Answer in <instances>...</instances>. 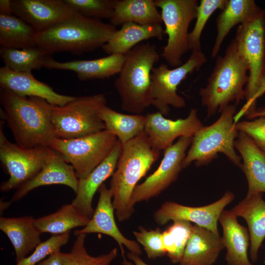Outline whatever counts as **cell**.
Listing matches in <instances>:
<instances>
[{
  "label": "cell",
  "instance_id": "cell-1",
  "mask_svg": "<svg viewBox=\"0 0 265 265\" xmlns=\"http://www.w3.org/2000/svg\"><path fill=\"white\" fill-rule=\"evenodd\" d=\"M0 102L1 118L6 122L21 147H50L57 138L52 121L53 105L46 100L21 97L0 87Z\"/></svg>",
  "mask_w": 265,
  "mask_h": 265
},
{
  "label": "cell",
  "instance_id": "cell-2",
  "mask_svg": "<svg viewBox=\"0 0 265 265\" xmlns=\"http://www.w3.org/2000/svg\"><path fill=\"white\" fill-rule=\"evenodd\" d=\"M160 152L153 146L144 130L122 145L109 188L119 221L127 220L132 215L134 210L131 197L133 190L159 159Z\"/></svg>",
  "mask_w": 265,
  "mask_h": 265
},
{
  "label": "cell",
  "instance_id": "cell-3",
  "mask_svg": "<svg viewBox=\"0 0 265 265\" xmlns=\"http://www.w3.org/2000/svg\"><path fill=\"white\" fill-rule=\"evenodd\" d=\"M249 67L233 39L223 56H218L206 86L200 89L202 106L206 108V118L221 112L231 102L237 105L245 99V87Z\"/></svg>",
  "mask_w": 265,
  "mask_h": 265
},
{
  "label": "cell",
  "instance_id": "cell-4",
  "mask_svg": "<svg viewBox=\"0 0 265 265\" xmlns=\"http://www.w3.org/2000/svg\"><path fill=\"white\" fill-rule=\"evenodd\" d=\"M116 30L111 24L79 13L44 31L36 32L35 43L50 54L69 52L80 55L102 48Z\"/></svg>",
  "mask_w": 265,
  "mask_h": 265
},
{
  "label": "cell",
  "instance_id": "cell-5",
  "mask_svg": "<svg viewBox=\"0 0 265 265\" xmlns=\"http://www.w3.org/2000/svg\"><path fill=\"white\" fill-rule=\"evenodd\" d=\"M160 59L157 46L141 43L125 54V61L115 87L123 110L140 114L151 105V73Z\"/></svg>",
  "mask_w": 265,
  "mask_h": 265
},
{
  "label": "cell",
  "instance_id": "cell-6",
  "mask_svg": "<svg viewBox=\"0 0 265 265\" xmlns=\"http://www.w3.org/2000/svg\"><path fill=\"white\" fill-rule=\"evenodd\" d=\"M236 113V106L229 105L215 122L204 126L195 133L183 161V168L193 161L197 166L207 164L219 153L224 154L230 161L241 168V158L236 153L234 146L239 132L234 122Z\"/></svg>",
  "mask_w": 265,
  "mask_h": 265
},
{
  "label": "cell",
  "instance_id": "cell-7",
  "mask_svg": "<svg viewBox=\"0 0 265 265\" xmlns=\"http://www.w3.org/2000/svg\"><path fill=\"white\" fill-rule=\"evenodd\" d=\"M106 103L101 93L76 97L62 106L53 105L52 121L57 138H76L105 130L100 111Z\"/></svg>",
  "mask_w": 265,
  "mask_h": 265
},
{
  "label": "cell",
  "instance_id": "cell-8",
  "mask_svg": "<svg viewBox=\"0 0 265 265\" xmlns=\"http://www.w3.org/2000/svg\"><path fill=\"white\" fill-rule=\"evenodd\" d=\"M161 9L164 33L167 41L161 56L172 67L183 64L182 58L189 50L188 30L191 22L196 18V0H155Z\"/></svg>",
  "mask_w": 265,
  "mask_h": 265
},
{
  "label": "cell",
  "instance_id": "cell-9",
  "mask_svg": "<svg viewBox=\"0 0 265 265\" xmlns=\"http://www.w3.org/2000/svg\"><path fill=\"white\" fill-rule=\"evenodd\" d=\"M117 137L106 130L72 139L55 138L50 147L71 164L79 179L86 177L110 154Z\"/></svg>",
  "mask_w": 265,
  "mask_h": 265
},
{
  "label": "cell",
  "instance_id": "cell-10",
  "mask_svg": "<svg viewBox=\"0 0 265 265\" xmlns=\"http://www.w3.org/2000/svg\"><path fill=\"white\" fill-rule=\"evenodd\" d=\"M207 61L200 50H193L188 59L181 65L169 69L165 64L154 67L151 73V105L163 116L170 112V106L180 108L185 100L177 94L178 86L187 76L198 70Z\"/></svg>",
  "mask_w": 265,
  "mask_h": 265
},
{
  "label": "cell",
  "instance_id": "cell-11",
  "mask_svg": "<svg viewBox=\"0 0 265 265\" xmlns=\"http://www.w3.org/2000/svg\"><path fill=\"white\" fill-rule=\"evenodd\" d=\"M234 39L249 67V80L245 87L247 104L256 94L265 73V10L253 19L239 25Z\"/></svg>",
  "mask_w": 265,
  "mask_h": 265
},
{
  "label": "cell",
  "instance_id": "cell-12",
  "mask_svg": "<svg viewBox=\"0 0 265 265\" xmlns=\"http://www.w3.org/2000/svg\"><path fill=\"white\" fill-rule=\"evenodd\" d=\"M51 148L37 146L22 148L9 141L4 133L0 134V160L9 176L0 186L1 191L18 188L33 178L42 168L49 155Z\"/></svg>",
  "mask_w": 265,
  "mask_h": 265
},
{
  "label": "cell",
  "instance_id": "cell-13",
  "mask_svg": "<svg viewBox=\"0 0 265 265\" xmlns=\"http://www.w3.org/2000/svg\"><path fill=\"white\" fill-rule=\"evenodd\" d=\"M192 140V137H181L164 150L163 158L157 169L134 189L131 197L133 206L158 196L177 180L183 169L186 151Z\"/></svg>",
  "mask_w": 265,
  "mask_h": 265
},
{
  "label": "cell",
  "instance_id": "cell-14",
  "mask_svg": "<svg viewBox=\"0 0 265 265\" xmlns=\"http://www.w3.org/2000/svg\"><path fill=\"white\" fill-rule=\"evenodd\" d=\"M235 198L234 193L227 191L217 201L202 207H189L166 201L155 212L154 218L160 225H163L171 220L187 221L220 236L217 228L219 217L224 208L233 201Z\"/></svg>",
  "mask_w": 265,
  "mask_h": 265
},
{
  "label": "cell",
  "instance_id": "cell-15",
  "mask_svg": "<svg viewBox=\"0 0 265 265\" xmlns=\"http://www.w3.org/2000/svg\"><path fill=\"white\" fill-rule=\"evenodd\" d=\"M11 2L14 15L36 32L44 31L79 14L64 0H11Z\"/></svg>",
  "mask_w": 265,
  "mask_h": 265
},
{
  "label": "cell",
  "instance_id": "cell-16",
  "mask_svg": "<svg viewBox=\"0 0 265 265\" xmlns=\"http://www.w3.org/2000/svg\"><path fill=\"white\" fill-rule=\"evenodd\" d=\"M99 198L92 218L82 228L77 230L74 235L101 233L112 238L118 243L121 252L124 265H133L129 263L125 256L124 246L130 252L140 256L142 250L139 243L126 238L119 230L114 218V209L112 205L111 191L103 184L98 190Z\"/></svg>",
  "mask_w": 265,
  "mask_h": 265
},
{
  "label": "cell",
  "instance_id": "cell-17",
  "mask_svg": "<svg viewBox=\"0 0 265 265\" xmlns=\"http://www.w3.org/2000/svg\"><path fill=\"white\" fill-rule=\"evenodd\" d=\"M145 117L144 131L153 146L160 151L171 146L177 137H193L204 126L195 108L184 119H166L159 112L148 113Z\"/></svg>",
  "mask_w": 265,
  "mask_h": 265
},
{
  "label": "cell",
  "instance_id": "cell-18",
  "mask_svg": "<svg viewBox=\"0 0 265 265\" xmlns=\"http://www.w3.org/2000/svg\"><path fill=\"white\" fill-rule=\"evenodd\" d=\"M78 182L79 179L73 166L58 152L51 148L48 159L42 168L33 178L17 188L12 201L20 200L37 187L52 185L66 186L76 193Z\"/></svg>",
  "mask_w": 265,
  "mask_h": 265
},
{
  "label": "cell",
  "instance_id": "cell-19",
  "mask_svg": "<svg viewBox=\"0 0 265 265\" xmlns=\"http://www.w3.org/2000/svg\"><path fill=\"white\" fill-rule=\"evenodd\" d=\"M0 85L19 96L40 97L54 106H64L77 97L58 94L31 72H17L4 66L0 68Z\"/></svg>",
  "mask_w": 265,
  "mask_h": 265
},
{
  "label": "cell",
  "instance_id": "cell-20",
  "mask_svg": "<svg viewBox=\"0 0 265 265\" xmlns=\"http://www.w3.org/2000/svg\"><path fill=\"white\" fill-rule=\"evenodd\" d=\"M122 148V144L117 139L113 149L107 158L86 177L79 179L76 195L72 204L90 219L95 211L92 207L95 193L104 182L112 176Z\"/></svg>",
  "mask_w": 265,
  "mask_h": 265
},
{
  "label": "cell",
  "instance_id": "cell-21",
  "mask_svg": "<svg viewBox=\"0 0 265 265\" xmlns=\"http://www.w3.org/2000/svg\"><path fill=\"white\" fill-rule=\"evenodd\" d=\"M125 55L111 54L92 60H76L59 62L51 56L47 58L43 67L48 69L69 70L75 72L79 79L85 81L109 78L121 71Z\"/></svg>",
  "mask_w": 265,
  "mask_h": 265
},
{
  "label": "cell",
  "instance_id": "cell-22",
  "mask_svg": "<svg viewBox=\"0 0 265 265\" xmlns=\"http://www.w3.org/2000/svg\"><path fill=\"white\" fill-rule=\"evenodd\" d=\"M263 193L246 194L245 197L230 210L236 217L244 219L250 235V256L254 263L265 238V201Z\"/></svg>",
  "mask_w": 265,
  "mask_h": 265
},
{
  "label": "cell",
  "instance_id": "cell-23",
  "mask_svg": "<svg viewBox=\"0 0 265 265\" xmlns=\"http://www.w3.org/2000/svg\"><path fill=\"white\" fill-rule=\"evenodd\" d=\"M223 248L220 236L207 228L193 225L180 265H212Z\"/></svg>",
  "mask_w": 265,
  "mask_h": 265
},
{
  "label": "cell",
  "instance_id": "cell-24",
  "mask_svg": "<svg viewBox=\"0 0 265 265\" xmlns=\"http://www.w3.org/2000/svg\"><path fill=\"white\" fill-rule=\"evenodd\" d=\"M218 221L222 228V242L226 249L225 259L228 265H253L248 257L250 244L248 230L240 224L237 217L224 210Z\"/></svg>",
  "mask_w": 265,
  "mask_h": 265
},
{
  "label": "cell",
  "instance_id": "cell-25",
  "mask_svg": "<svg viewBox=\"0 0 265 265\" xmlns=\"http://www.w3.org/2000/svg\"><path fill=\"white\" fill-rule=\"evenodd\" d=\"M234 146L242 159L241 169L248 183L247 194L265 193V153L241 132H239Z\"/></svg>",
  "mask_w": 265,
  "mask_h": 265
},
{
  "label": "cell",
  "instance_id": "cell-26",
  "mask_svg": "<svg viewBox=\"0 0 265 265\" xmlns=\"http://www.w3.org/2000/svg\"><path fill=\"white\" fill-rule=\"evenodd\" d=\"M31 216L0 217V229L7 236L15 250L16 263L27 257L41 242L42 234Z\"/></svg>",
  "mask_w": 265,
  "mask_h": 265
},
{
  "label": "cell",
  "instance_id": "cell-27",
  "mask_svg": "<svg viewBox=\"0 0 265 265\" xmlns=\"http://www.w3.org/2000/svg\"><path fill=\"white\" fill-rule=\"evenodd\" d=\"M262 10L253 0H228L216 19L217 35L212 57L217 56L225 38L234 26L253 19Z\"/></svg>",
  "mask_w": 265,
  "mask_h": 265
},
{
  "label": "cell",
  "instance_id": "cell-28",
  "mask_svg": "<svg viewBox=\"0 0 265 265\" xmlns=\"http://www.w3.org/2000/svg\"><path fill=\"white\" fill-rule=\"evenodd\" d=\"M164 34L161 25H141L126 23L116 30L102 48L109 54L125 55L141 42L152 38L161 40Z\"/></svg>",
  "mask_w": 265,
  "mask_h": 265
},
{
  "label": "cell",
  "instance_id": "cell-29",
  "mask_svg": "<svg viewBox=\"0 0 265 265\" xmlns=\"http://www.w3.org/2000/svg\"><path fill=\"white\" fill-rule=\"evenodd\" d=\"M110 21L115 26L129 22L141 25L162 23L161 13L153 0H117Z\"/></svg>",
  "mask_w": 265,
  "mask_h": 265
},
{
  "label": "cell",
  "instance_id": "cell-30",
  "mask_svg": "<svg viewBox=\"0 0 265 265\" xmlns=\"http://www.w3.org/2000/svg\"><path fill=\"white\" fill-rule=\"evenodd\" d=\"M90 219L72 203L61 206L55 212L34 219V224L41 233L60 235L75 228L84 227Z\"/></svg>",
  "mask_w": 265,
  "mask_h": 265
},
{
  "label": "cell",
  "instance_id": "cell-31",
  "mask_svg": "<svg viewBox=\"0 0 265 265\" xmlns=\"http://www.w3.org/2000/svg\"><path fill=\"white\" fill-rule=\"evenodd\" d=\"M100 116L106 130L116 136L122 145L144 130L146 117L141 114H123L106 105L100 109Z\"/></svg>",
  "mask_w": 265,
  "mask_h": 265
},
{
  "label": "cell",
  "instance_id": "cell-32",
  "mask_svg": "<svg viewBox=\"0 0 265 265\" xmlns=\"http://www.w3.org/2000/svg\"><path fill=\"white\" fill-rule=\"evenodd\" d=\"M33 27L20 18L0 14V44L3 47L23 49L36 46Z\"/></svg>",
  "mask_w": 265,
  "mask_h": 265
},
{
  "label": "cell",
  "instance_id": "cell-33",
  "mask_svg": "<svg viewBox=\"0 0 265 265\" xmlns=\"http://www.w3.org/2000/svg\"><path fill=\"white\" fill-rule=\"evenodd\" d=\"M0 55L4 66L15 71L31 72L43 67L46 59L51 56L46 51L35 46L23 49L0 46Z\"/></svg>",
  "mask_w": 265,
  "mask_h": 265
},
{
  "label": "cell",
  "instance_id": "cell-34",
  "mask_svg": "<svg viewBox=\"0 0 265 265\" xmlns=\"http://www.w3.org/2000/svg\"><path fill=\"white\" fill-rule=\"evenodd\" d=\"M185 220L173 221L162 232V240L166 255L173 264L179 263L191 236L193 225Z\"/></svg>",
  "mask_w": 265,
  "mask_h": 265
},
{
  "label": "cell",
  "instance_id": "cell-35",
  "mask_svg": "<svg viewBox=\"0 0 265 265\" xmlns=\"http://www.w3.org/2000/svg\"><path fill=\"white\" fill-rule=\"evenodd\" d=\"M86 234L77 236L72 248L68 253H62L64 265H110L118 255L115 247L108 253L97 256L90 255L85 246Z\"/></svg>",
  "mask_w": 265,
  "mask_h": 265
},
{
  "label": "cell",
  "instance_id": "cell-36",
  "mask_svg": "<svg viewBox=\"0 0 265 265\" xmlns=\"http://www.w3.org/2000/svg\"><path fill=\"white\" fill-rule=\"evenodd\" d=\"M228 0H201L196 11V22L192 30L188 34L189 50H200V38L205 26L212 13L217 9L221 10Z\"/></svg>",
  "mask_w": 265,
  "mask_h": 265
},
{
  "label": "cell",
  "instance_id": "cell-37",
  "mask_svg": "<svg viewBox=\"0 0 265 265\" xmlns=\"http://www.w3.org/2000/svg\"><path fill=\"white\" fill-rule=\"evenodd\" d=\"M117 0H64L83 16L101 20L113 16Z\"/></svg>",
  "mask_w": 265,
  "mask_h": 265
},
{
  "label": "cell",
  "instance_id": "cell-38",
  "mask_svg": "<svg viewBox=\"0 0 265 265\" xmlns=\"http://www.w3.org/2000/svg\"><path fill=\"white\" fill-rule=\"evenodd\" d=\"M70 232L60 234L52 235L46 240L41 242L32 253L24 258L15 265H36L47 256L57 251L66 244L70 238Z\"/></svg>",
  "mask_w": 265,
  "mask_h": 265
},
{
  "label": "cell",
  "instance_id": "cell-39",
  "mask_svg": "<svg viewBox=\"0 0 265 265\" xmlns=\"http://www.w3.org/2000/svg\"><path fill=\"white\" fill-rule=\"evenodd\" d=\"M162 233L159 228L148 230L142 226L133 232L137 242L143 247L149 259H156L166 255Z\"/></svg>",
  "mask_w": 265,
  "mask_h": 265
},
{
  "label": "cell",
  "instance_id": "cell-40",
  "mask_svg": "<svg viewBox=\"0 0 265 265\" xmlns=\"http://www.w3.org/2000/svg\"><path fill=\"white\" fill-rule=\"evenodd\" d=\"M236 127L238 132L247 135L265 153V117L250 121H238L236 124Z\"/></svg>",
  "mask_w": 265,
  "mask_h": 265
},
{
  "label": "cell",
  "instance_id": "cell-41",
  "mask_svg": "<svg viewBox=\"0 0 265 265\" xmlns=\"http://www.w3.org/2000/svg\"><path fill=\"white\" fill-rule=\"evenodd\" d=\"M265 93V73L261 80L258 89L253 96L251 100L247 104H245L240 110L237 112L235 117V122H238L241 117L245 115L246 116L251 114L256 110V105L257 99L260 97Z\"/></svg>",
  "mask_w": 265,
  "mask_h": 265
},
{
  "label": "cell",
  "instance_id": "cell-42",
  "mask_svg": "<svg viewBox=\"0 0 265 265\" xmlns=\"http://www.w3.org/2000/svg\"><path fill=\"white\" fill-rule=\"evenodd\" d=\"M62 253L59 251L53 253L36 265H64Z\"/></svg>",
  "mask_w": 265,
  "mask_h": 265
},
{
  "label": "cell",
  "instance_id": "cell-43",
  "mask_svg": "<svg viewBox=\"0 0 265 265\" xmlns=\"http://www.w3.org/2000/svg\"><path fill=\"white\" fill-rule=\"evenodd\" d=\"M12 14L11 0H0V14L11 15Z\"/></svg>",
  "mask_w": 265,
  "mask_h": 265
},
{
  "label": "cell",
  "instance_id": "cell-44",
  "mask_svg": "<svg viewBox=\"0 0 265 265\" xmlns=\"http://www.w3.org/2000/svg\"><path fill=\"white\" fill-rule=\"evenodd\" d=\"M128 258L131 260L134 265H148L140 257V256L133 253L129 252L128 254Z\"/></svg>",
  "mask_w": 265,
  "mask_h": 265
},
{
  "label": "cell",
  "instance_id": "cell-45",
  "mask_svg": "<svg viewBox=\"0 0 265 265\" xmlns=\"http://www.w3.org/2000/svg\"><path fill=\"white\" fill-rule=\"evenodd\" d=\"M260 117H265V108L259 110L256 109L253 112L246 116V117L249 119H252Z\"/></svg>",
  "mask_w": 265,
  "mask_h": 265
},
{
  "label": "cell",
  "instance_id": "cell-46",
  "mask_svg": "<svg viewBox=\"0 0 265 265\" xmlns=\"http://www.w3.org/2000/svg\"><path fill=\"white\" fill-rule=\"evenodd\" d=\"M10 205V202L0 201V212H3L4 210L8 208Z\"/></svg>",
  "mask_w": 265,
  "mask_h": 265
}]
</instances>
